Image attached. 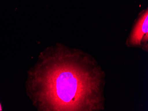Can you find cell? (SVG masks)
<instances>
[{"label": "cell", "mask_w": 148, "mask_h": 111, "mask_svg": "<svg viewBox=\"0 0 148 111\" xmlns=\"http://www.w3.org/2000/svg\"><path fill=\"white\" fill-rule=\"evenodd\" d=\"M47 64L40 78V97L48 110H103L105 74L93 57L59 52Z\"/></svg>", "instance_id": "1"}, {"label": "cell", "mask_w": 148, "mask_h": 111, "mask_svg": "<svg viewBox=\"0 0 148 111\" xmlns=\"http://www.w3.org/2000/svg\"><path fill=\"white\" fill-rule=\"evenodd\" d=\"M148 12L145 11L140 15L134 26L127 43L132 47H141L143 43L145 48L148 39Z\"/></svg>", "instance_id": "2"}, {"label": "cell", "mask_w": 148, "mask_h": 111, "mask_svg": "<svg viewBox=\"0 0 148 111\" xmlns=\"http://www.w3.org/2000/svg\"><path fill=\"white\" fill-rule=\"evenodd\" d=\"M2 106H1V103H0V111H2Z\"/></svg>", "instance_id": "3"}]
</instances>
